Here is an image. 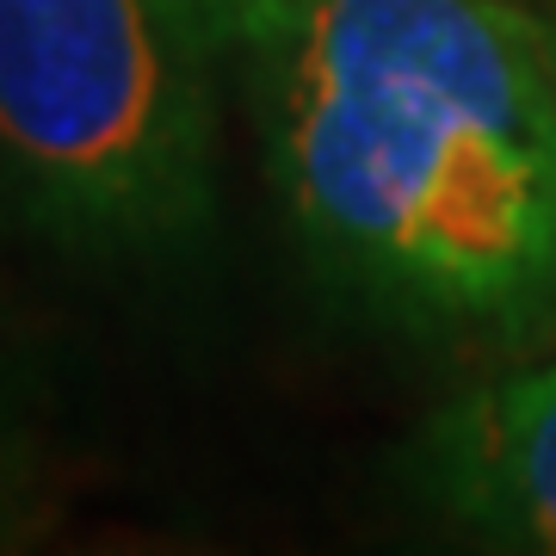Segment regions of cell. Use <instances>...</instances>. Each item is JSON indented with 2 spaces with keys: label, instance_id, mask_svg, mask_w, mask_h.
<instances>
[{
  "label": "cell",
  "instance_id": "cell-3",
  "mask_svg": "<svg viewBox=\"0 0 556 556\" xmlns=\"http://www.w3.org/2000/svg\"><path fill=\"white\" fill-rule=\"evenodd\" d=\"M420 482L457 526L556 551V358L452 402L420 439Z\"/></svg>",
  "mask_w": 556,
  "mask_h": 556
},
{
  "label": "cell",
  "instance_id": "cell-1",
  "mask_svg": "<svg viewBox=\"0 0 556 556\" xmlns=\"http://www.w3.org/2000/svg\"><path fill=\"white\" fill-rule=\"evenodd\" d=\"M278 174L334 278L464 340L556 334V56L507 0H298Z\"/></svg>",
  "mask_w": 556,
  "mask_h": 556
},
{
  "label": "cell",
  "instance_id": "cell-2",
  "mask_svg": "<svg viewBox=\"0 0 556 556\" xmlns=\"http://www.w3.org/2000/svg\"><path fill=\"white\" fill-rule=\"evenodd\" d=\"M199 62L161 0H0V149L93 236L186 229L211 149Z\"/></svg>",
  "mask_w": 556,
  "mask_h": 556
},
{
  "label": "cell",
  "instance_id": "cell-4",
  "mask_svg": "<svg viewBox=\"0 0 556 556\" xmlns=\"http://www.w3.org/2000/svg\"><path fill=\"white\" fill-rule=\"evenodd\" d=\"M161 7L179 20L186 38L211 56V50H229V43H254V50H266L298 0H161Z\"/></svg>",
  "mask_w": 556,
  "mask_h": 556
}]
</instances>
